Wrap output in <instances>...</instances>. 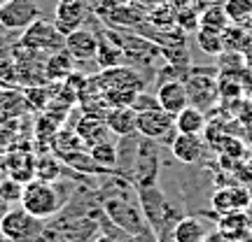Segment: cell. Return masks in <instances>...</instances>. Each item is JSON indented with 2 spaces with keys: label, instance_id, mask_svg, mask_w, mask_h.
I'll use <instances>...</instances> for the list:
<instances>
[{
  "label": "cell",
  "instance_id": "1",
  "mask_svg": "<svg viewBox=\"0 0 252 242\" xmlns=\"http://www.w3.org/2000/svg\"><path fill=\"white\" fill-rule=\"evenodd\" d=\"M138 203L143 207V215L147 224L152 228L159 242L173 240V226L182 219V215L171 205V200L166 198L161 188L152 184V187H138Z\"/></svg>",
  "mask_w": 252,
  "mask_h": 242
},
{
  "label": "cell",
  "instance_id": "2",
  "mask_svg": "<svg viewBox=\"0 0 252 242\" xmlns=\"http://www.w3.org/2000/svg\"><path fill=\"white\" fill-rule=\"evenodd\" d=\"M65 205V198L61 196L59 182L49 184L42 180H31L28 184H24L21 191V207L28 210L33 216L49 221L52 216H56Z\"/></svg>",
  "mask_w": 252,
  "mask_h": 242
},
{
  "label": "cell",
  "instance_id": "3",
  "mask_svg": "<svg viewBox=\"0 0 252 242\" xmlns=\"http://www.w3.org/2000/svg\"><path fill=\"white\" fill-rule=\"evenodd\" d=\"M157 144L159 142L138 135L133 163H131V170L126 175V180L131 182L135 188L157 184V175H159V147Z\"/></svg>",
  "mask_w": 252,
  "mask_h": 242
},
{
  "label": "cell",
  "instance_id": "4",
  "mask_svg": "<svg viewBox=\"0 0 252 242\" xmlns=\"http://www.w3.org/2000/svg\"><path fill=\"white\" fill-rule=\"evenodd\" d=\"M45 221L24 207H9L0 219V233L12 242H42Z\"/></svg>",
  "mask_w": 252,
  "mask_h": 242
},
{
  "label": "cell",
  "instance_id": "5",
  "mask_svg": "<svg viewBox=\"0 0 252 242\" xmlns=\"http://www.w3.org/2000/svg\"><path fill=\"white\" fill-rule=\"evenodd\" d=\"M19 45L26 47L28 52H33V54H54V52L65 49V35L59 33V28L54 26V21L35 19V21L24 30Z\"/></svg>",
  "mask_w": 252,
  "mask_h": 242
},
{
  "label": "cell",
  "instance_id": "6",
  "mask_svg": "<svg viewBox=\"0 0 252 242\" xmlns=\"http://www.w3.org/2000/svg\"><path fill=\"white\" fill-rule=\"evenodd\" d=\"M135 133L150 137L154 142H173L175 137V117L168 114L161 108H152V109H143L135 114Z\"/></svg>",
  "mask_w": 252,
  "mask_h": 242
},
{
  "label": "cell",
  "instance_id": "7",
  "mask_svg": "<svg viewBox=\"0 0 252 242\" xmlns=\"http://www.w3.org/2000/svg\"><path fill=\"white\" fill-rule=\"evenodd\" d=\"M0 168H2V172H5L7 177L17 180L19 184H28L31 180H35V168H37L35 152L28 149L26 144H19L14 152H9L2 156Z\"/></svg>",
  "mask_w": 252,
  "mask_h": 242
},
{
  "label": "cell",
  "instance_id": "8",
  "mask_svg": "<svg viewBox=\"0 0 252 242\" xmlns=\"http://www.w3.org/2000/svg\"><path fill=\"white\" fill-rule=\"evenodd\" d=\"M185 86L189 93V105L203 109V112L213 108L220 98V84L213 75H198V70H191V75H187L185 80Z\"/></svg>",
  "mask_w": 252,
  "mask_h": 242
},
{
  "label": "cell",
  "instance_id": "9",
  "mask_svg": "<svg viewBox=\"0 0 252 242\" xmlns=\"http://www.w3.org/2000/svg\"><path fill=\"white\" fill-rule=\"evenodd\" d=\"M40 17L35 0H9L0 7V26L5 30H26Z\"/></svg>",
  "mask_w": 252,
  "mask_h": 242
},
{
  "label": "cell",
  "instance_id": "10",
  "mask_svg": "<svg viewBox=\"0 0 252 242\" xmlns=\"http://www.w3.org/2000/svg\"><path fill=\"white\" fill-rule=\"evenodd\" d=\"M89 9L84 0H56L54 7V26L59 28L61 35H70L72 30L84 26Z\"/></svg>",
  "mask_w": 252,
  "mask_h": 242
},
{
  "label": "cell",
  "instance_id": "11",
  "mask_svg": "<svg viewBox=\"0 0 252 242\" xmlns=\"http://www.w3.org/2000/svg\"><path fill=\"white\" fill-rule=\"evenodd\" d=\"M157 100H159V108L166 109L168 114H178L189 105V93L185 81L180 80H166L159 84L157 89Z\"/></svg>",
  "mask_w": 252,
  "mask_h": 242
},
{
  "label": "cell",
  "instance_id": "12",
  "mask_svg": "<svg viewBox=\"0 0 252 242\" xmlns=\"http://www.w3.org/2000/svg\"><path fill=\"white\" fill-rule=\"evenodd\" d=\"M98 40L100 37L94 30L82 26L72 30L70 35H65V52L75 61H91V58H96V52H98Z\"/></svg>",
  "mask_w": 252,
  "mask_h": 242
},
{
  "label": "cell",
  "instance_id": "13",
  "mask_svg": "<svg viewBox=\"0 0 252 242\" xmlns=\"http://www.w3.org/2000/svg\"><path fill=\"white\" fill-rule=\"evenodd\" d=\"M213 212L217 216L229 215L234 210H245L250 207V191L245 187H229V188H217L213 193Z\"/></svg>",
  "mask_w": 252,
  "mask_h": 242
},
{
  "label": "cell",
  "instance_id": "14",
  "mask_svg": "<svg viewBox=\"0 0 252 242\" xmlns=\"http://www.w3.org/2000/svg\"><path fill=\"white\" fill-rule=\"evenodd\" d=\"M75 133L80 135L82 144H84L87 149H91L94 144L110 140V135H112L108 124H105V117H100V114H89V112L80 117L77 126H75Z\"/></svg>",
  "mask_w": 252,
  "mask_h": 242
},
{
  "label": "cell",
  "instance_id": "15",
  "mask_svg": "<svg viewBox=\"0 0 252 242\" xmlns=\"http://www.w3.org/2000/svg\"><path fill=\"white\" fill-rule=\"evenodd\" d=\"M171 147V154L185 165H194L201 161L203 156V140L201 135H187V133H175Z\"/></svg>",
  "mask_w": 252,
  "mask_h": 242
},
{
  "label": "cell",
  "instance_id": "16",
  "mask_svg": "<svg viewBox=\"0 0 252 242\" xmlns=\"http://www.w3.org/2000/svg\"><path fill=\"white\" fill-rule=\"evenodd\" d=\"M31 109L26 100V93L14 89H0V124H9L14 119L26 117Z\"/></svg>",
  "mask_w": 252,
  "mask_h": 242
},
{
  "label": "cell",
  "instance_id": "17",
  "mask_svg": "<svg viewBox=\"0 0 252 242\" xmlns=\"http://www.w3.org/2000/svg\"><path fill=\"white\" fill-rule=\"evenodd\" d=\"M135 112L133 108H108L105 112V124H108L110 133L117 137H128L135 135Z\"/></svg>",
  "mask_w": 252,
  "mask_h": 242
},
{
  "label": "cell",
  "instance_id": "18",
  "mask_svg": "<svg viewBox=\"0 0 252 242\" xmlns=\"http://www.w3.org/2000/svg\"><path fill=\"white\" fill-rule=\"evenodd\" d=\"M217 231L224 235L229 242L250 235V219L245 215V210H234L229 215L217 216Z\"/></svg>",
  "mask_w": 252,
  "mask_h": 242
},
{
  "label": "cell",
  "instance_id": "19",
  "mask_svg": "<svg viewBox=\"0 0 252 242\" xmlns=\"http://www.w3.org/2000/svg\"><path fill=\"white\" fill-rule=\"evenodd\" d=\"M208 235H210V231L201 216H182L173 226V240L175 242H203Z\"/></svg>",
  "mask_w": 252,
  "mask_h": 242
},
{
  "label": "cell",
  "instance_id": "20",
  "mask_svg": "<svg viewBox=\"0 0 252 242\" xmlns=\"http://www.w3.org/2000/svg\"><path fill=\"white\" fill-rule=\"evenodd\" d=\"M206 112L203 109L187 105V108L175 114V131L178 133H187V135H201L206 131Z\"/></svg>",
  "mask_w": 252,
  "mask_h": 242
},
{
  "label": "cell",
  "instance_id": "21",
  "mask_svg": "<svg viewBox=\"0 0 252 242\" xmlns=\"http://www.w3.org/2000/svg\"><path fill=\"white\" fill-rule=\"evenodd\" d=\"M72 58L65 49L49 54V58L45 61V77L49 81H65L72 75Z\"/></svg>",
  "mask_w": 252,
  "mask_h": 242
},
{
  "label": "cell",
  "instance_id": "22",
  "mask_svg": "<svg viewBox=\"0 0 252 242\" xmlns=\"http://www.w3.org/2000/svg\"><path fill=\"white\" fill-rule=\"evenodd\" d=\"M96 61H98L100 70H108V68H117V65H122V61H124V49H122L117 37H112V40L100 37L98 40V52H96Z\"/></svg>",
  "mask_w": 252,
  "mask_h": 242
},
{
  "label": "cell",
  "instance_id": "23",
  "mask_svg": "<svg viewBox=\"0 0 252 242\" xmlns=\"http://www.w3.org/2000/svg\"><path fill=\"white\" fill-rule=\"evenodd\" d=\"M63 172H65V163L59 159V156H52V154H45L37 159V168H35V180L49 182V184H56V182L63 180Z\"/></svg>",
  "mask_w": 252,
  "mask_h": 242
},
{
  "label": "cell",
  "instance_id": "24",
  "mask_svg": "<svg viewBox=\"0 0 252 242\" xmlns=\"http://www.w3.org/2000/svg\"><path fill=\"white\" fill-rule=\"evenodd\" d=\"M229 26V19L224 14L222 5H210L198 14V28L201 30H210V33H224Z\"/></svg>",
  "mask_w": 252,
  "mask_h": 242
},
{
  "label": "cell",
  "instance_id": "25",
  "mask_svg": "<svg viewBox=\"0 0 252 242\" xmlns=\"http://www.w3.org/2000/svg\"><path fill=\"white\" fill-rule=\"evenodd\" d=\"M89 154L100 168H105L108 172H117V142L105 140V142L94 144L89 149Z\"/></svg>",
  "mask_w": 252,
  "mask_h": 242
},
{
  "label": "cell",
  "instance_id": "26",
  "mask_svg": "<svg viewBox=\"0 0 252 242\" xmlns=\"http://www.w3.org/2000/svg\"><path fill=\"white\" fill-rule=\"evenodd\" d=\"M222 7H224L229 24L243 26V24L252 21V0H224Z\"/></svg>",
  "mask_w": 252,
  "mask_h": 242
},
{
  "label": "cell",
  "instance_id": "27",
  "mask_svg": "<svg viewBox=\"0 0 252 242\" xmlns=\"http://www.w3.org/2000/svg\"><path fill=\"white\" fill-rule=\"evenodd\" d=\"M196 45L208 56H222L226 52L222 33H210V30H201V28H198V33H196Z\"/></svg>",
  "mask_w": 252,
  "mask_h": 242
},
{
  "label": "cell",
  "instance_id": "28",
  "mask_svg": "<svg viewBox=\"0 0 252 242\" xmlns=\"http://www.w3.org/2000/svg\"><path fill=\"white\" fill-rule=\"evenodd\" d=\"M19 142H21V137H19L17 131H12V121L9 124H0V156L14 152Z\"/></svg>",
  "mask_w": 252,
  "mask_h": 242
},
{
  "label": "cell",
  "instance_id": "29",
  "mask_svg": "<svg viewBox=\"0 0 252 242\" xmlns=\"http://www.w3.org/2000/svg\"><path fill=\"white\" fill-rule=\"evenodd\" d=\"M21 191H24V184H19L17 180H12L5 175V180L0 184V200H5V203H17L21 200Z\"/></svg>",
  "mask_w": 252,
  "mask_h": 242
},
{
  "label": "cell",
  "instance_id": "30",
  "mask_svg": "<svg viewBox=\"0 0 252 242\" xmlns=\"http://www.w3.org/2000/svg\"><path fill=\"white\" fill-rule=\"evenodd\" d=\"M217 149L220 152H224V154H231L234 159H238V156H243L245 154V144L243 142H238V140H222V142H217Z\"/></svg>",
  "mask_w": 252,
  "mask_h": 242
},
{
  "label": "cell",
  "instance_id": "31",
  "mask_svg": "<svg viewBox=\"0 0 252 242\" xmlns=\"http://www.w3.org/2000/svg\"><path fill=\"white\" fill-rule=\"evenodd\" d=\"M91 242H119V240L115 238V235H108V233H103V231H100V233L96 235Z\"/></svg>",
  "mask_w": 252,
  "mask_h": 242
},
{
  "label": "cell",
  "instance_id": "32",
  "mask_svg": "<svg viewBox=\"0 0 252 242\" xmlns=\"http://www.w3.org/2000/svg\"><path fill=\"white\" fill-rule=\"evenodd\" d=\"M203 242H229V240H226V238H224L222 233H220V231H215L213 235H208V238H206Z\"/></svg>",
  "mask_w": 252,
  "mask_h": 242
},
{
  "label": "cell",
  "instance_id": "33",
  "mask_svg": "<svg viewBox=\"0 0 252 242\" xmlns=\"http://www.w3.org/2000/svg\"><path fill=\"white\" fill-rule=\"evenodd\" d=\"M231 242H252V235H245V238H238V240H231Z\"/></svg>",
  "mask_w": 252,
  "mask_h": 242
},
{
  "label": "cell",
  "instance_id": "34",
  "mask_svg": "<svg viewBox=\"0 0 252 242\" xmlns=\"http://www.w3.org/2000/svg\"><path fill=\"white\" fill-rule=\"evenodd\" d=\"M0 242H12V240H7V238H5V235L0 233Z\"/></svg>",
  "mask_w": 252,
  "mask_h": 242
},
{
  "label": "cell",
  "instance_id": "35",
  "mask_svg": "<svg viewBox=\"0 0 252 242\" xmlns=\"http://www.w3.org/2000/svg\"><path fill=\"white\" fill-rule=\"evenodd\" d=\"M2 180H5V172H2V168H0V184H2Z\"/></svg>",
  "mask_w": 252,
  "mask_h": 242
},
{
  "label": "cell",
  "instance_id": "36",
  "mask_svg": "<svg viewBox=\"0 0 252 242\" xmlns=\"http://www.w3.org/2000/svg\"><path fill=\"white\" fill-rule=\"evenodd\" d=\"M9 0H0V7H2V5H7Z\"/></svg>",
  "mask_w": 252,
  "mask_h": 242
},
{
  "label": "cell",
  "instance_id": "37",
  "mask_svg": "<svg viewBox=\"0 0 252 242\" xmlns=\"http://www.w3.org/2000/svg\"><path fill=\"white\" fill-rule=\"evenodd\" d=\"M166 242H175V240H166Z\"/></svg>",
  "mask_w": 252,
  "mask_h": 242
}]
</instances>
